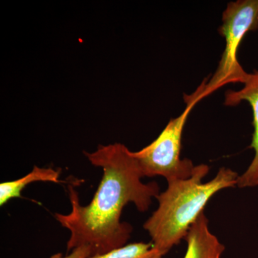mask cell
Returning <instances> with one entry per match:
<instances>
[{
	"mask_svg": "<svg viewBox=\"0 0 258 258\" xmlns=\"http://www.w3.org/2000/svg\"><path fill=\"white\" fill-rule=\"evenodd\" d=\"M84 154L92 165L103 169L98 189L91 203L83 206L79 193L69 184L71 211L67 215L56 213L55 217L71 233L68 252L86 246L91 257L125 245L132 227L120 221L123 208L133 203L139 212L147 211L152 198L160 193L157 183L142 182L138 161L123 144L101 145Z\"/></svg>",
	"mask_w": 258,
	"mask_h": 258,
	"instance_id": "cell-1",
	"label": "cell"
},
{
	"mask_svg": "<svg viewBox=\"0 0 258 258\" xmlns=\"http://www.w3.org/2000/svg\"><path fill=\"white\" fill-rule=\"evenodd\" d=\"M209 170L206 164L195 166L189 178L167 181V189L157 197L158 208L144 228L152 238L153 248L161 257L185 238L215 194L237 185L238 174L225 167L210 181L203 182Z\"/></svg>",
	"mask_w": 258,
	"mask_h": 258,
	"instance_id": "cell-2",
	"label": "cell"
},
{
	"mask_svg": "<svg viewBox=\"0 0 258 258\" xmlns=\"http://www.w3.org/2000/svg\"><path fill=\"white\" fill-rule=\"evenodd\" d=\"M220 33L225 40L218 67L210 81L205 79L198 91L203 98L230 83L244 84L248 78L237 60L242 40L248 32L258 30V0H237L227 4L222 13Z\"/></svg>",
	"mask_w": 258,
	"mask_h": 258,
	"instance_id": "cell-3",
	"label": "cell"
},
{
	"mask_svg": "<svg viewBox=\"0 0 258 258\" xmlns=\"http://www.w3.org/2000/svg\"><path fill=\"white\" fill-rule=\"evenodd\" d=\"M186 108L176 118L169 120L154 142L139 152H133L142 176H161L166 181L186 179L195 166L189 159L180 157L185 123L194 106L200 101L195 94L184 96Z\"/></svg>",
	"mask_w": 258,
	"mask_h": 258,
	"instance_id": "cell-4",
	"label": "cell"
},
{
	"mask_svg": "<svg viewBox=\"0 0 258 258\" xmlns=\"http://www.w3.org/2000/svg\"><path fill=\"white\" fill-rule=\"evenodd\" d=\"M243 101L248 102L252 110L254 132L249 147L253 149L254 156L247 170L237 178V186L240 188L254 187L258 186V70L249 74L240 90H229L225 92V106H236Z\"/></svg>",
	"mask_w": 258,
	"mask_h": 258,
	"instance_id": "cell-5",
	"label": "cell"
},
{
	"mask_svg": "<svg viewBox=\"0 0 258 258\" xmlns=\"http://www.w3.org/2000/svg\"><path fill=\"white\" fill-rule=\"evenodd\" d=\"M208 224L204 212L190 227L184 238L187 248L184 258H222L225 246L210 232Z\"/></svg>",
	"mask_w": 258,
	"mask_h": 258,
	"instance_id": "cell-6",
	"label": "cell"
},
{
	"mask_svg": "<svg viewBox=\"0 0 258 258\" xmlns=\"http://www.w3.org/2000/svg\"><path fill=\"white\" fill-rule=\"evenodd\" d=\"M60 175V169L34 166L32 170L23 177L0 184V206H3L12 199L21 198L22 191L31 183L36 181L61 182L59 179Z\"/></svg>",
	"mask_w": 258,
	"mask_h": 258,
	"instance_id": "cell-7",
	"label": "cell"
},
{
	"mask_svg": "<svg viewBox=\"0 0 258 258\" xmlns=\"http://www.w3.org/2000/svg\"><path fill=\"white\" fill-rule=\"evenodd\" d=\"M87 258H162L157 251L153 248L152 242H136L125 244L123 247L113 249L110 252L99 255Z\"/></svg>",
	"mask_w": 258,
	"mask_h": 258,
	"instance_id": "cell-8",
	"label": "cell"
},
{
	"mask_svg": "<svg viewBox=\"0 0 258 258\" xmlns=\"http://www.w3.org/2000/svg\"><path fill=\"white\" fill-rule=\"evenodd\" d=\"M91 257V249L86 246L77 247L73 249L71 253L63 256L62 253L58 252L48 258H87Z\"/></svg>",
	"mask_w": 258,
	"mask_h": 258,
	"instance_id": "cell-9",
	"label": "cell"
}]
</instances>
